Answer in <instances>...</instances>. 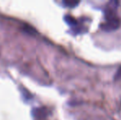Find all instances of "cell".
Returning a JSON list of instances; mask_svg holds the SVG:
<instances>
[{"instance_id":"2","label":"cell","mask_w":121,"mask_h":120,"mask_svg":"<svg viewBox=\"0 0 121 120\" xmlns=\"http://www.w3.org/2000/svg\"><path fill=\"white\" fill-rule=\"evenodd\" d=\"M64 4H65L68 7H69L70 5H72V7H74L75 5L78 4V3H74V2H64Z\"/></svg>"},{"instance_id":"1","label":"cell","mask_w":121,"mask_h":120,"mask_svg":"<svg viewBox=\"0 0 121 120\" xmlns=\"http://www.w3.org/2000/svg\"><path fill=\"white\" fill-rule=\"evenodd\" d=\"M107 20L106 22L104 25H102V28L105 30H113L116 29L120 25V21L118 18L115 17L112 10H108L106 12Z\"/></svg>"}]
</instances>
